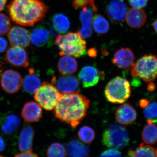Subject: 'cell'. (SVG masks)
<instances>
[{
	"label": "cell",
	"mask_w": 157,
	"mask_h": 157,
	"mask_svg": "<svg viewBox=\"0 0 157 157\" xmlns=\"http://www.w3.org/2000/svg\"><path fill=\"white\" fill-rule=\"evenodd\" d=\"M99 157H122L120 152L114 149H108L102 152Z\"/></svg>",
	"instance_id": "obj_35"
},
{
	"label": "cell",
	"mask_w": 157,
	"mask_h": 157,
	"mask_svg": "<svg viewBox=\"0 0 157 157\" xmlns=\"http://www.w3.org/2000/svg\"><path fill=\"white\" fill-rule=\"evenodd\" d=\"M29 70V74L22 82L23 86L26 92L33 94L41 86V81L39 76L35 74V71L33 69Z\"/></svg>",
	"instance_id": "obj_24"
},
{
	"label": "cell",
	"mask_w": 157,
	"mask_h": 157,
	"mask_svg": "<svg viewBox=\"0 0 157 157\" xmlns=\"http://www.w3.org/2000/svg\"><path fill=\"white\" fill-rule=\"evenodd\" d=\"M130 138L125 127L118 124H112L104 131L102 142L109 147L122 149L128 145Z\"/></svg>",
	"instance_id": "obj_6"
},
{
	"label": "cell",
	"mask_w": 157,
	"mask_h": 157,
	"mask_svg": "<svg viewBox=\"0 0 157 157\" xmlns=\"http://www.w3.org/2000/svg\"><path fill=\"white\" fill-rule=\"evenodd\" d=\"M107 13L109 19L113 22H123L127 13L126 5L123 0H113L107 6Z\"/></svg>",
	"instance_id": "obj_15"
},
{
	"label": "cell",
	"mask_w": 157,
	"mask_h": 157,
	"mask_svg": "<svg viewBox=\"0 0 157 157\" xmlns=\"http://www.w3.org/2000/svg\"><path fill=\"white\" fill-rule=\"evenodd\" d=\"M144 109V113L147 119V123L154 124L157 122V102H150Z\"/></svg>",
	"instance_id": "obj_29"
},
{
	"label": "cell",
	"mask_w": 157,
	"mask_h": 157,
	"mask_svg": "<svg viewBox=\"0 0 157 157\" xmlns=\"http://www.w3.org/2000/svg\"><path fill=\"white\" fill-rule=\"evenodd\" d=\"M0 157H4L0 155Z\"/></svg>",
	"instance_id": "obj_46"
},
{
	"label": "cell",
	"mask_w": 157,
	"mask_h": 157,
	"mask_svg": "<svg viewBox=\"0 0 157 157\" xmlns=\"http://www.w3.org/2000/svg\"><path fill=\"white\" fill-rule=\"evenodd\" d=\"M55 44L61 56L80 57L86 51V42L78 32H70L65 35H59L56 39Z\"/></svg>",
	"instance_id": "obj_3"
},
{
	"label": "cell",
	"mask_w": 157,
	"mask_h": 157,
	"mask_svg": "<svg viewBox=\"0 0 157 157\" xmlns=\"http://www.w3.org/2000/svg\"><path fill=\"white\" fill-rule=\"evenodd\" d=\"M8 37L12 46L25 48L30 43L31 33L29 31L18 26H14L10 30Z\"/></svg>",
	"instance_id": "obj_11"
},
{
	"label": "cell",
	"mask_w": 157,
	"mask_h": 157,
	"mask_svg": "<svg viewBox=\"0 0 157 157\" xmlns=\"http://www.w3.org/2000/svg\"><path fill=\"white\" fill-rule=\"evenodd\" d=\"M1 67H2V66H1V63H0V73L1 72Z\"/></svg>",
	"instance_id": "obj_44"
},
{
	"label": "cell",
	"mask_w": 157,
	"mask_h": 157,
	"mask_svg": "<svg viewBox=\"0 0 157 157\" xmlns=\"http://www.w3.org/2000/svg\"><path fill=\"white\" fill-rule=\"evenodd\" d=\"M137 117V112L135 108L128 103L121 105L116 110V119L119 123L123 125L133 123Z\"/></svg>",
	"instance_id": "obj_16"
},
{
	"label": "cell",
	"mask_w": 157,
	"mask_h": 157,
	"mask_svg": "<svg viewBox=\"0 0 157 157\" xmlns=\"http://www.w3.org/2000/svg\"><path fill=\"white\" fill-rule=\"evenodd\" d=\"M11 23L8 16L0 13V36L8 33L11 29Z\"/></svg>",
	"instance_id": "obj_33"
},
{
	"label": "cell",
	"mask_w": 157,
	"mask_h": 157,
	"mask_svg": "<svg viewBox=\"0 0 157 157\" xmlns=\"http://www.w3.org/2000/svg\"><path fill=\"white\" fill-rule=\"evenodd\" d=\"M105 77L104 72L96 67L86 66L81 69L78 74V77L82 86L89 88L94 86Z\"/></svg>",
	"instance_id": "obj_10"
},
{
	"label": "cell",
	"mask_w": 157,
	"mask_h": 157,
	"mask_svg": "<svg viewBox=\"0 0 157 157\" xmlns=\"http://www.w3.org/2000/svg\"><path fill=\"white\" fill-rule=\"evenodd\" d=\"M8 0H0V12L5 8Z\"/></svg>",
	"instance_id": "obj_41"
},
{
	"label": "cell",
	"mask_w": 157,
	"mask_h": 157,
	"mask_svg": "<svg viewBox=\"0 0 157 157\" xmlns=\"http://www.w3.org/2000/svg\"><path fill=\"white\" fill-rule=\"evenodd\" d=\"M88 53L90 56L94 57L97 56V52L95 48H90L88 51Z\"/></svg>",
	"instance_id": "obj_40"
},
{
	"label": "cell",
	"mask_w": 157,
	"mask_h": 157,
	"mask_svg": "<svg viewBox=\"0 0 157 157\" xmlns=\"http://www.w3.org/2000/svg\"><path fill=\"white\" fill-rule=\"evenodd\" d=\"M20 124L17 116L10 114L6 116L0 121L1 131L6 135H11L17 130Z\"/></svg>",
	"instance_id": "obj_22"
},
{
	"label": "cell",
	"mask_w": 157,
	"mask_h": 157,
	"mask_svg": "<svg viewBox=\"0 0 157 157\" xmlns=\"http://www.w3.org/2000/svg\"><path fill=\"white\" fill-rule=\"evenodd\" d=\"M132 67V76L139 77L145 82H152L157 77V56L152 54L144 55Z\"/></svg>",
	"instance_id": "obj_5"
},
{
	"label": "cell",
	"mask_w": 157,
	"mask_h": 157,
	"mask_svg": "<svg viewBox=\"0 0 157 157\" xmlns=\"http://www.w3.org/2000/svg\"><path fill=\"white\" fill-rule=\"evenodd\" d=\"M129 157H156L155 149L144 143L140 144L135 150H130L128 152Z\"/></svg>",
	"instance_id": "obj_27"
},
{
	"label": "cell",
	"mask_w": 157,
	"mask_h": 157,
	"mask_svg": "<svg viewBox=\"0 0 157 157\" xmlns=\"http://www.w3.org/2000/svg\"><path fill=\"white\" fill-rule=\"evenodd\" d=\"M78 64L77 60L73 56H63L58 63L59 72L63 76L71 75L77 72Z\"/></svg>",
	"instance_id": "obj_21"
},
{
	"label": "cell",
	"mask_w": 157,
	"mask_h": 157,
	"mask_svg": "<svg viewBox=\"0 0 157 157\" xmlns=\"http://www.w3.org/2000/svg\"><path fill=\"white\" fill-rule=\"evenodd\" d=\"M155 85L154 83H152V82H151L149 84L148 86H147V90L149 91H153L155 89Z\"/></svg>",
	"instance_id": "obj_42"
},
{
	"label": "cell",
	"mask_w": 157,
	"mask_h": 157,
	"mask_svg": "<svg viewBox=\"0 0 157 157\" xmlns=\"http://www.w3.org/2000/svg\"><path fill=\"white\" fill-rule=\"evenodd\" d=\"M94 11L89 7L82 8L80 14L82 28L80 35L83 39L90 38L92 34V21Z\"/></svg>",
	"instance_id": "obj_19"
},
{
	"label": "cell",
	"mask_w": 157,
	"mask_h": 157,
	"mask_svg": "<svg viewBox=\"0 0 157 157\" xmlns=\"http://www.w3.org/2000/svg\"><path fill=\"white\" fill-rule=\"evenodd\" d=\"M52 22L55 30L60 33H65L70 29V20L64 14H57L54 15Z\"/></svg>",
	"instance_id": "obj_25"
},
{
	"label": "cell",
	"mask_w": 157,
	"mask_h": 157,
	"mask_svg": "<svg viewBox=\"0 0 157 157\" xmlns=\"http://www.w3.org/2000/svg\"><path fill=\"white\" fill-rule=\"evenodd\" d=\"M34 135L35 131L30 126H25L23 128L18 140V146L21 151H32Z\"/></svg>",
	"instance_id": "obj_20"
},
{
	"label": "cell",
	"mask_w": 157,
	"mask_h": 157,
	"mask_svg": "<svg viewBox=\"0 0 157 157\" xmlns=\"http://www.w3.org/2000/svg\"><path fill=\"white\" fill-rule=\"evenodd\" d=\"M48 7L41 0H12L8 6L11 20L23 26L34 25L44 19Z\"/></svg>",
	"instance_id": "obj_2"
},
{
	"label": "cell",
	"mask_w": 157,
	"mask_h": 157,
	"mask_svg": "<svg viewBox=\"0 0 157 157\" xmlns=\"http://www.w3.org/2000/svg\"><path fill=\"white\" fill-rule=\"evenodd\" d=\"M90 101L78 92L62 94L54 113L57 119L76 128L87 113Z\"/></svg>",
	"instance_id": "obj_1"
},
{
	"label": "cell",
	"mask_w": 157,
	"mask_h": 157,
	"mask_svg": "<svg viewBox=\"0 0 157 157\" xmlns=\"http://www.w3.org/2000/svg\"><path fill=\"white\" fill-rule=\"evenodd\" d=\"M129 4L134 8L141 9L146 7L148 0H128Z\"/></svg>",
	"instance_id": "obj_34"
},
{
	"label": "cell",
	"mask_w": 157,
	"mask_h": 157,
	"mask_svg": "<svg viewBox=\"0 0 157 157\" xmlns=\"http://www.w3.org/2000/svg\"><path fill=\"white\" fill-rule=\"evenodd\" d=\"M126 21L128 25L132 29H139L146 23L147 15L142 9L132 8L127 12Z\"/></svg>",
	"instance_id": "obj_18"
},
{
	"label": "cell",
	"mask_w": 157,
	"mask_h": 157,
	"mask_svg": "<svg viewBox=\"0 0 157 157\" xmlns=\"http://www.w3.org/2000/svg\"><path fill=\"white\" fill-rule=\"evenodd\" d=\"M151 101L146 99H141L139 101V105L141 108H145L148 105Z\"/></svg>",
	"instance_id": "obj_38"
},
{
	"label": "cell",
	"mask_w": 157,
	"mask_h": 157,
	"mask_svg": "<svg viewBox=\"0 0 157 157\" xmlns=\"http://www.w3.org/2000/svg\"><path fill=\"white\" fill-rule=\"evenodd\" d=\"M79 139L85 143L89 144L92 142L95 137V133L90 127L84 126L79 129L78 132Z\"/></svg>",
	"instance_id": "obj_31"
},
{
	"label": "cell",
	"mask_w": 157,
	"mask_h": 157,
	"mask_svg": "<svg viewBox=\"0 0 157 157\" xmlns=\"http://www.w3.org/2000/svg\"><path fill=\"white\" fill-rule=\"evenodd\" d=\"M142 139L146 144L153 145L157 143V126L154 124H147L142 132Z\"/></svg>",
	"instance_id": "obj_26"
},
{
	"label": "cell",
	"mask_w": 157,
	"mask_h": 157,
	"mask_svg": "<svg viewBox=\"0 0 157 157\" xmlns=\"http://www.w3.org/2000/svg\"><path fill=\"white\" fill-rule=\"evenodd\" d=\"M22 82L21 74L14 70H6L1 76V84L2 88L9 94L17 92L22 86Z\"/></svg>",
	"instance_id": "obj_8"
},
{
	"label": "cell",
	"mask_w": 157,
	"mask_h": 157,
	"mask_svg": "<svg viewBox=\"0 0 157 157\" xmlns=\"http://www.w3.org/2000/svg\"><path fill=\"white\" fill-rule=\"evenodd\" d=\"M73 6L75 9H79L84 7H89L93 9L95 12L98 11L95 0H74Z\"/></svg>",
	"instance_id": "obj_32"
},
{
	"label": "cell",
	"mask_w": 157,
	"mask_h": 157,
	"mask_svg": "<svg viewBox=\"0 0 157 157\" xmlns=\"http://www.w3.org/2000/svg\"><path fill=\"white\" fill-rule=\"evenodd\" d=\"M135 60V55L131 49L121 48L114 53L112 61L120 69L125 70L133 67Z\"/></svg>",
	"instance_id": "obj_13"
},
{
	"label": "cell",
	"mask_w": 157,
	"mask_h": 157,
	"mask_svg": "<svg viewBox=\"0 0 157 157\" xmlns=\"http://www.w3.org/2000/svg\"><path fill=\"white\" fill-rule=\"evenodd\" d=\"M52 82L63 94L75 92L78 90L80 84L78 78L70 75L63 76L58 78L53 76Z\"/></svg>",
	"instance_id": "obj_14"
},
{
	"label": "cell",
	"mask_w": 157,
	"mask_h": 157,
	"mask_svg": "<svg viewBox=\"0 0 157 157\" xmlns=\"http://www.w3.org/2000/svg\"><path fill=\"white\" fill-rule=\"evenodd\" d=\"M46 154L48 157H66V149L61 144L55 142L49 146Z\"/></svg>",
	"instance_id": "obj_30"
},
{
	"label": "cell",
	"mask_w": 157,
	"mask_h": 157,
	"mask_svg": "<svg viewBox=\"0 0 157 157\" xmlns=\"http://www.w3.org/2000/svg\"><path fill=\"white\" fill-rule=\"evenodd\" d=\"M15 157H39L36 154L32 152V151L23 152L21 153L18 154Z\"/></svg>",
	"instance_id": "obj_37"
},
{
	"label": "cell",
	"mask_w": 157,
	"mask_h": 157,
	"mask_svg": "<svg viewBox=\"0 0 157 157\" xmlns=\"http://www.w3.org/2000/svg\"><path fill=\"white\" fill-rule=\"evenodd\" d=\"M156 157H157V149L156 151Z\"/></svg>",
	"instance_id": "obj_45"
},
{
	"label": "cell",
	"mask_w": 157,
	"mask_h": 157,
	"mask_svg": "<svg viewBox=\"0 0 157 157\" xmlns=\"http://www.w3.org/2000/svg\"><path fill=\"white\" fill-rule=\"evenodd\" d=\"M5 147H6V144H5L4 139L2 137L0 136V152L4 151Z\"/></svg>",
	"instance_id": "obj_39"
},
{
	"label": "cell",
	"mask_w": 157,
	"mask_h": 157,
	"mask_svg": "<svg viewBox=\"0 0 157 157\" xmlns=\"http://www.w3.org/2000/svg\"><path fill=\"white\" fill-rule=\"evenodd\" d=\"M152 25L156 33H157V19H156L152 23Z\"/></svg>",
	"instance_id": "obj_43"
},
{
	"label": "cell",
	"mask_w": 157,
	"mask_h": 157,
	"mask_svg": "<svg viewBox=\"0 0 157 157\" xmlns=\"http://www.w3.org/2000/svg\"><path fill=\"white\" fill-rule=\"evenodd\" d=\"M92 26L95 32L99 35L106 34L109 29L108 21L100 14H96L93 17Z\"/></svg>",
	"instance_id": "obj_28"
},
{
	"label": "cell",
	"mask_w": 157,
	"mask_h": 157,
	"mask_svg": "<svg viewBox=\"0 0 157 157\" xmlns=\"http://www.w3.org/2000/svg\"><path fill=\"white\" fill-rule=\"evenodd\" d=\"M34 98L46 110L54 109L62 94L52 83L44 82L35 92Z\"/></svg>",
	"instance_id": "obj_7"
},
{
	"label": "cell",
	"mask_w": 157,
	"mask_h": 157,
	"mask_svg": "<svg viewBox=\"0 0 157 157\" xmlns=\"http://www.w3.org/2000/svg\"><path fill=\"white\" fill-rule=\"evenodd\" d=\"M42 116V107L38 103L30 101L25 104L21 111V116L29 123H34L41 119Z\"/></svg>",
	"instance_id": "obj_17"
},
{
	"label": "cell",
	"mask_w": 157,
	"mask_h": 157,
	"mask_svg": "<svg viewBox=\"0 0 157 157\" xmlns=\"http://www.w3.org/2000/svg\"><path fill=\"white\" fill-rule=\"evenodd\" d=\"M104 94L107 101L110 103L123 104L131 96L130 82L123 77H114L106 85Z\"/></svg>",
	"instance_id": "obj_4"
},
{
	"label": "cell",
	"mask_w": 157,
	"mask_h": 157,
	"mask_svg": "<svg viewBox=\"0 0 157 157\" xmlns=\"http://www.w3.org/2000/svg\"><path fill=\"white\" fill-rule=\"evenodd\" d=\"M8 42L7 40L3 37H0V53H2L7 49Z\"/></svg>",
	"instance_id": "obj_36"
},
{
	"label": "cell",
	"mask_w": 157,
	"mask_h": 157,
	"mask_svg": "<svg viewBox=\"0 0 157 157\" xmlns=\"http://www.w3.org/2000/svg\"><path fill=\"white\" fill-rule=\"evenodd\" d=\"M69 157H86L89 153V148L77 140L70 141L67 145Z\"/></svg>",
	"instance_id": "obj_23"
},
{
	"label": "cell",
	"mask_w": 157,
	"mask_h": 157,
	"mask_svg": "<svg viewBox=\"0 0 157 157\" xmlns=\"http://www.w3.org/2000/svg\"><path fill=\"white\" fill-rule=\"evenodd\" d=\"M52 32L45 25H39L34 28L31 34L30 42L35 47H42L49 45L53 38Z\"/></svg>",
	"instance_id": "obj_12"
},
{
	"label": "cell",
	"mask_w": 157,
	"mask_h": 157,
	"mask_svg": "<svg viewBox=\"0 0 157 157\" xmlns=\"http://www.w3.org/2000/svg\"><path fill=\"white\" fill-rule=\"evenodd\" d=\"M5 60L9 64L16 67L27 68L29 65L28 52L19 46L9 47L6 52Z\"/></svg>",
	"instance_id": "obj_9"
}]
</instances>
